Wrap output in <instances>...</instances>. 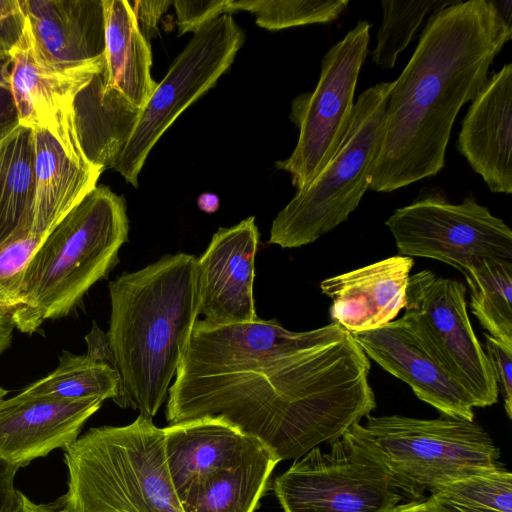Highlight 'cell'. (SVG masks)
<instances>
[{"label": "cell", "instance_id": "6da1fadb", "mask_svg": "<svg viewBox=\"0 0 512 512\" xmlns=\"http://www.w3.org/2000/svg\"><path fill=\"white\" fill-rule=\"evenodd\" d=\"M370 360L330 323L295 332L276 319H197L168 391L170 424L219 416L279 461L341 438L376 408Z\"/></svg>", "mask_w": 512, "mask_h": 512}, {"label": "cell", "instance_id": "7a4b0ae2", "mask_svg": "<svg viewBox=\"0 0 512 512\" xmlns=\"http://www.w3.org/2000/svg\"><path fill=\"white\" fill-rule=\"evenodd\" d=\"M512 25L488 0L432 14L390 93L369 188L391 192L442 170L456 116L488 79Z\"/></svg>", "mask_w": 512, "mask_h": 512}, {"label": "cell", "instance_id": "3957f363", "mask_svg": "<svg viewBox=\"0 0 512 512\" xmlns=\"http://www.w3.org/2000/svg\"><path fill=\"white\" fill-rule=\"evenodd\" d=\"M197 258L167 254L109 283L111 313L106 335L120 385L121 408L153 418L176 375L198 319Z\"/></svg>", "mask_w": 512, "mask_h": 512}, {"label": "cell", "instance_id": "277c9868", "mask_svg": "<svg viewBox=\"0 0 512 512\" xmlns=\"http://www.w3.org/2000/svg\"><path fill=\"white\" fill-rule=\"evenodd\" d=\"M125 199L94 187L42 239L22 277L17 330L32 334L46 321L67 316L105 278L128 241Z\"/></svg>", "mask_w": 512, "mask_h": 512}, {"label": "cell", "instance_id": "5b68a950", "mask_svg": "<svg viewBox=\"0 0 512 512\" xmlns=\"http://www.w3.org/2000/svg\"><path fill=\"white\" fill-rule=\"evenodd\" d=\"M65 512H184L167 468L164 431L139 415L88 430L65 448Z\"/></svg>", "mask_w": 512, "mask_h": 512}, {"label": "cell", "instance_id": "8992f818", "mask_svg": "<svg viewBox=\"0 0 512 512\" xmlns=\"http://www.w3.org/2000/svg\"><path fill=\"white\" fill-rule=\"evenodd\" d=\"M346 434L367 450L410 500L449 482L498 468L500 450L478 423L460 418L365 417Z\"/></svg>", "mask_w": 512, "mask_h": 512}, {"label": "cell", "instance_id": "52a82bcc", "mask_svg": "<svg viewBox=\"0 0 512 512\" xmlns=\"http://www.w3.org/2000/svg\"><path fill=\"white\" fill-rule=\"evenodd\" d=\"M393 86L394 81L380 82L358 96L340 148L274 218L269 244L281 248L311 244L345 222L358 207L370 185Z\"/></svg>", "mask_w": 512, "mask_h": 512}, {"label": "cell", "instance_id": "ba28073f", "mask_svg": "<svg viewBox=\"0 0 512 512\" xmlns=\"http://www.w3.org/2000/svg\"><path fill=\"white\" fill-rule=\"evenodd\" d=\"M315 447L273 482L284 512H389L411 501L404 489L359 443L346 433Z\"/></svg>", "mask_w": 512, "mask_h": 512}, {"label": "cell", "instance_id": "9c48e42d", "mask_svg": "<svg viewBox=\"0 0 512 512\" xmlns=\"http://www.w3.org/2000/svg\"><path fill=\"white\" fill-rule=\"evenodd\" d=\"M371 26L367 20H360L334 44L322 58L314 91L298 95L291 103L290 119L299 129V138L292 154L275 165L291 175L297 191L319 175L347 136Z\"/></svg>", "mask_w": 512, "mask_h": 512}, {"label": "cell", "instance_id": "30bf717a", "mask_svg": "<svg viewBox=\"0 0 512 512\" xmlns=\"http://www.w3.org/2000/svg\"><path fill=\"white\" fill-rule=\"evenodd\" d=\"M399 255L444 262L461 273L481 260L512 261V231L472 196L456 204L429 189L385 221Z\"/></svg>", "mask_w": 512, "mask_h": 512}, {"label": "cell", "instance_id": "8fae6325", "mask_svg": "<svg viewBox=\"0 0 512 512\" xmlns=\"http://www.w3.org/2000/svg\"><path fill=\"white\" fill-rule=\"evenodd\" d=\"M231 14L198 29L174 59L142 109L137 125L113 169L138 187V176L153 146L177 117L212 88L244 43Z\"/></svg>", "mask_w": 512, "mask_h": 512}, {"label": "cell", "instance_id": "7c38bea8", "mask_svg": "<svg viewBox=\"0 0 512 512\" xmlns=\"http://www.w3.org/2000/svg\"><path fill=\"white\" fill-rule=\"evenodd\" d=\"M466 289L430 270L410 275L402 316L434 356L464 386L475 407L498 402L489 358L467 313Z\"/></svg>", "mask_w": 512, "mask_h": 512}, {"label": "cell", "instance_id": "4fadbf2b", "mask_svg": "<svg viewBox=\"0 0 512 512\" xmlns=\"http://www.w3.org/2000/svg\"><path fill=\"white\" fill-rule=\"evenodd\" d=\"M9 56L11 90L19 123L46 129L73 160L84 167H93L78 142L74 102L104 62L75 70L53 66L36 49L29 20L24 35Z\"/></svg>", "mask_w": 512, "mask_h": 512}, {"label": "cell", "instance_id": "5bb4252c", "mask_svg": "<svg viewBox=\"0 0 512 512\" xmlns=\"http://www.w3.org/2000/svg\"><path fill=\"white\" fill-rule=\"evenodd\" d=\"M255 217L219 228L196 261L198 313L213 325L257 320L253 296L259 245Z\"/></svg>", "mask_w": 512, "mask_h": 512}, {"label": "cell", "instance_id": "9a60e30c", "mask_svg": "<svg viewBox=\"0 0 512 512\" xmlns=\"http://www.w3.org/2000/svg\"><path fill=\"white\" fill-rule=\"evenodd\" d=\"M352 335L368 358L408 384L420 400L444 416L474 420L472 396L403 317L381 328Z\"/></svg>", "mask_w": 512, "mask_h": 512}, {"label": "cell", "instance_id": "2e32d148", "mask_svg": "<svg viewBox=\"0 0 512 512\" xmlns=\"http://www.w3.org/2000/svg\"><path fill=\"white\" fill-rule=\"evenodd\" d=\"M99 398L60 400L20 392L0 401V460L17 468L67 448L101 405Z\"/></svg>", "mask_w": 512, "mask_h": 512}, {"label": "cell", "instance_id": "e0dca14e", "mask_svg": "<svg viewBox=\"0 0 512 512\" xmlns=\"http://www.w3.org/2000/svg\"><path fill=\"white\" fill-rule=\"evenodd\" d=\"M163 431L166 464L180 502L217 473L267 450L219 416L170 424Z\"/></svg>", "mask_w": 512, "mask_h": 512}, {"label": "cell", "instance_id": "ac0fdd59", "mask_svg": "<svg viewBox=\"0 0 512 512\" xmlns=\"http://www.w3.org/2000/svg\"><path fill=\"white\" fill-rule=\"evenodd\" d=\"M458 152L493 193H512V64L487 79L461 123Z\"/></svg>", "mask_w": 512, "mask_h": 512}, {"label": "cell", "instance_id": "d6986e66", "mask_svg": "<svg viewBox=\"0 0 512 512\" xmlns=\"http://www.w3.org/2000/svg\"><path fill=\"white\" fill-rule=\"evenodd\" d=\"M413 264L411 257L397 255L323 280L332 323L354 334L394 321L406 306Z\"/></svg>", "mask_w": 512, "mask_h": 512}, {"label": "cell", "instance_id": "ffe728a7", "mask_svg": "<svg viewBox=\"0 0 512 512\" xmlns=\"http://www.w3.org/2000/svg\"><path fill=\"white\" fill-rule=\"evenodd\" d=\"M36 49L50 64L75 70L104 62L102 0H20Z\"/></svg>", "mask_w": 512, "mask_h": 512}, {"label": "cell", "instance_id": "44dd1931", "mask_svg": "<svg viewBox=\"0 0 512 512\" xmlns=\"http://www.w3.org/2000/svg\"><path fill=\"white\" fill-rule=\"evenodd\" d=\"M35 195L31 234L45 236L94 187L101 172L73 160L44 128L33 127Z\"/></svg>", "mask_w": 512, "mask_h": 512}, {"label": "cell", "instance_id": "7402d4cb", "mask_svg": "<svg viewBox=\"0 0 512 512\" xmlns=\"http://www.w3.org/2000/svg\"><path fill=\"white\" fill-rule=\"evenodd\" d=\"M102 70L93 75L74 102L78 142L89 164L101 173L114 168L142 111L120 92L104 89Z\"/></svg>", "mask_w": 512, "mask_h": 512}, {"label": "cell", "instance_id": "603a6c76", "mask_svg": "<svg viewBox=\"0 0 512 512\" xmlns=\"http://www.w3.org/2000/svg\"><path fill=\"white\" fill-rule=\"evenodd\" d=\"M105 20L103 87L144 108L157 84L151 77L150 43L137 26L127 0H102Z\"/></svg>", "mask_w": 512, "mask_h": 512}, {"label": "cell", "instance_id": "cb8c5ba5", "mask_svg": "<svg viewBox=\"0 0 512 512\" xmlns=\"http://www.w3.org/2000/svg\"><path fill=\"white\" fill-rule=\"evenodd\" d=\"M34 195L32 128L19 124L0 141V249L32 235Z\"/></svg>", "mask_w": 512, "mask_h": 512}, {"label": "cell", "instance_id": "d4e9b609", "mask_svg": "<svg viewBox=\"0 0 512 512\" xmlns=\"http://www.w3.org/2000/svg\"><path fill=\"white\" fill-rule=\"evenodd\" d=\"M279 462L265 450L209 478L181 502L182 508L184 512H255Z\"/></svg>", "mask_w": 512, "mask_h": 512}, {"label": "cell", "instance_id": "484cf974", "mask_svg": "<svg viewBox=\"0 0 512 512\" xmlns=\"http://www.w3.org/2000/svg\"><path fill=\"white\" fill-rule=\"evenodd\" d=\"M119 385V376L109 361L89 352L75 355L63 351L56 369L21 392L60 400L99 398L104 401L118 397Z\"/></svg>", "mask_w": 512, "mask_h": 512}, {"label": "cell", "instance_id": "4316f807", "mask_svg": "<svg viewBox=\"0 0 512 512\" xmlns=\"http://www.w3.org/2000/svg\"><path fill=\"white\" fill-rule=\"evenodd\" d=\"M462 274L478 322L489 336L512 348V261L481 260Z\"/></svg>", "mask_w": 512, "mask_h": 512}, {"label": "cell", "instance_id": "83f0119b", "mask_svg": "<svg viewBox=\"0 0 512 512\" xmlns=\"http://www.w3.org/2000/svg\"><path fill=\"white\" fill-rule=\"evenodd\" d=\"M457 1H381L383 16L377 33V44L371 52L373 63L383 69L394 67L397 56L411 42L425 17Z\"/></svg>", "mask_w": 512, "mask_h": 512}, {"label": "cell", "instance_id": "f1b7e54d", "mask_svg": "<svg viewBox=\"0 0 512 512\" xmlns=\"http://www.w3.org/2000/svg\"><path fill=\"white\" fill-rule=\"evenodd\" d=\"M348 4V0H232L234 11H249L256 24L267 30L330 23Z\"/></svg>", "mask_w": 512, "mask_h": 512}, {"label": "cell", "instance_id": "f546056e", "mask_svg": "<svg viewBox=\"0 0 512 512\" xmlns=\"http://www.w3.org/2000/svg\"><path fill=\"white\" fill-rule=\"evenodd\" d=\"M44 236L28 235L0 249V357L10 347L16 329L25 267Z\"/></svg>", "mask_w": 512, "mask_h": 512}, {"label": "cell", "instance_id": "4dcf8cb0", "mask_svg": "<svg viewBox=\"0 0 512 512\" xmlns=\"http://www.w3.org/2000/svg\"><path fill=\"white\" fill-rule=\"evenodd\" d=\"M430 494L458 504L512 512V476L503 466L449 482Z\"/></svg>", "mask_w": 512, "mask_h": 512}, {"label": "cell", "instance_id": "1f68e13d", "mask_svg": "<svg viewBox=\"0 0 512 512\" xmlns=\"http://www.w3.org/2000/svg\"><path fill=\"white\" fill-rule=\"evenodd\" d=\"M173 6L179 35L195 33L219 16L234 12L232 0H176L173 1Z\"/></svg>", "mask_w": 512, "mask_h": 512}, {"label": "cell", "instance_id": "d6a6232c", "mask_svg": "<svg viewBox=\"0 0 512 512\" xmlns=\"http://www.w3.org/2000/svg\"><path fill=\"white\" fill-rule=\"evenodd\" d=\"M486 354L491 363L498 391L503 396L507 416L512 417V348L484 333Z\"/></svg>", "mask_w": 512, "mask_h": 512}, {"label": "cell", "instance_id": "836d02e7", "mask_svg": "<svg viewBox=\"0 0 512 512\" xmlns=\"http://www.w3.org/2000/svg\"><path fill=\"white\" fill-rule=\"evenodd\" d=\"M27 21L20 0H0V59L10 57L24 35Z\"/></svg>", "mask_w": 512, "mask_h": 512}, {"label": "cell", "instance_id": "e575fe53", "mask_svg": "<svg viewBox=\"0 0 512 512\" xmlns=\"http://www.w3.org/2000/svg\"><path fill=\"white\" fill-rule=\"evenodd\" d=\"M10 57L0 59V141L19 123L10 83Z\"/></svg>", "mask_w": 512, "mask_h": 512}, {"label": "cell", "instance_id": "d590c367", "mask_svg": "<svg viewBox=\"0 0 512 512\" xmlns=\"http://www.w3.org/2000/svg\"><path fill=\"white\" fill-rule=\"evenodd\" d=\"M128 4L134 14L141 35L146 41L157 33V25L162 15L167 11L171 0H134Z\"/></svg>", "mask_w": 512, "mask_h": 512}, {"label": "cell", "instance_id": "8d00e7d4", "mask_svg": "<svg viewBox=\"0 0 512 512\" xmlns=\"http://www.w3.org/2000/svg\"><path fill=\"white\" fill-rule=\"evenodd\" d=\"M18 469L0 460V512H8L15 501L18 490L14 480Z\"/></svg>", "mask_w": 512, "mask_h": 512}, {"label": "cell", "instance_id": "74e56055", "mask_svg": "<svg viewBox=\"0 0 512 512\" xmlns=\"http://www.w3.org/2000/svg\"><path fill=\"white\" fill-rule=\"evenodd\" d=\"M8 512H65L56 505L36 504L22 492L17 491L15 501Z\"/></svg>", "mask_w": 512, "mask_h": 512}, {"label": "cell", "instance_id": "f35d334b", "mask_svg": "<svg viewBox=\"0 0 512 512\" xmlns=\"http://www.w3.org/2000/svg\"><path fill=\"white\" fill-rule=\"evenodd\" d=\"M427 498L436 512H499L482 507L454 503L431 494Z\"/></svg>", "mask_w": 512, "mask_h": 512}, {"label": "cell", "instance_id": "ab89813d", "mask_svg": "<svg viewBox=\"0 0 512 512\" xmlns=\"http://www.w3.org/2000/svg\"><path fill=\"white\" fill-rule=\"evenodd\" d=\"M389 512H436L426 497L421 500L406 501L403 504H398L392 508Z\"/></svg>", "mask_w": 512, "mask_h": 512}, {"label": "cell", "instance_id": "60d3db41", "mask_svg": "<svg viewBox=\"0 0 512 512\" xmlns=\"http://www.w3.org/2000/svg\"><path fill=\"white\" fill-rule=\"evenodd\" d=\"M199 208L207 213H213L219 208V199L216 195L205 193L198 198Z\"/></svg>", "mask_w": 512, "mask_h": 512}, {"label": "cell", "instance_id": "b9f144b4", "mask_svg": "<svg viewBox=\"0 0 512 512\" xmlns=\"http://www.w3.org/2000/svg\"><path fill=\"white\" fill-rule=\"evenodd\" d=\"M494 5L501 15V17L505 20L506 23L512 25V1H493Z\"/></svg>", "mask_w": 512, "mask_h": 512}, {"label": "cell", "instance_id": "7bdbcfd3", "mask_svg": "<svg viewBox=\"0 0 512 512\" xmlns=\"http://www.w3.org/2000/svg\"><path fill=\"white\" fill-rule=\"evenodd\" d=\"M7 393H8V392L0 386V401H1V400H3V399L5 398V396L7 395Z\"/></svg>", "mask_w": 512, "mask_h": 512}]
</instances>
